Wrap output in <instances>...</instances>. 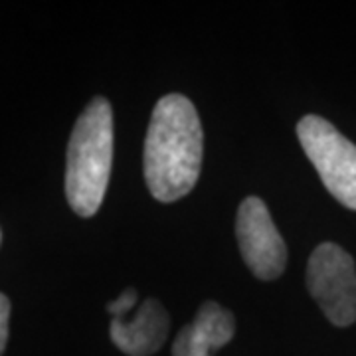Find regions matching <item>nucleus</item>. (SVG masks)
<instances>
[{"mask_svg": "<svg viewBox=\"0 0 356 356\" xmlns=\"http://www.w3.org/2000/svg\"><path fill=\"white\" fill-rule=\"evenodd\" d=\"M236 238L245 266L257 280L281 277L287 266V245L261 198L248 196L242 200L236 216Z\"/></svg>", "mask_w": 356, "mask_h": 356, "instance_id": "obj_5", "label": "nucleus"}, {"mask_svg": "<svg viewBox=\"0 0 356 356\" xmlns=\"http://www.w3.org/2000/svg\"><path fill=\"white\" fill-rule=\"evenodd\" d=\"M8 318H10V299L6 293L0 295V353H4L8 343Z\"/></svg>", "mask_w": 356, "mask_h": 356, "instance_id": "obj_9", "label": "nucleus"}, {"mask_svg": "<svg viewBox=\"0 0 356 356\" xmlns=\"http://www.w3.org/2000/svg\"><path fill=\"white\" fill-rule=\"evenodd\" d=\"M297 137L327 191L343 206L356 210L355 143L318 115H305L299 119Z\"/></svg>", "mask_w": 356, "mask_h": 356, "instance_id": "obj_3", "label": "nucleus"}, {"mask_svg": "<svg viewBox=\"0 0 356 356\" xmlns=\"http://www.w3.org/2000/svg\"><path fill=\"white\" fill-rule=\"evenodd\" d=\"M204 135L194 103L168 93L154 105L143 154L147 188L159 202H177L194 188L202 166Z\"/></svg>", "mask_w": 356, "mask_h": 356, "instance_id": "obj_1", "label": "nucleus"}, {"mask_svg": "<svg viewBox=\"0 0 356 356\" xmlns=\"http://www.w3.org/2000/svg\"><path fill=\"white\" fill-rule=\"evenodd\" d=\"M113 166V109L93 97L77 117L67 143L65 198L77 216L91 218L102 206Z\"/></svg>", "mask_w": 356, "mask_h": 356, "instance_id": "obj_2", "label": "nucleus"}, {"mask_svg": "<svg viewBox=\"0 0 356 356\" xmlns=\"http://www.w3.org/2000/svg\"><path fill=\"white\" fill-rule=\"evenodd\" d=\"M137 297H139V295H137V289L129 287V289H125L117 299L107 303V313L113 318L125 317L129 311L135 307V303H137Z\"/></svg>", "mask_w": 356, "mask_h": 356, "instance_id": "obj_8", "label": "nucleus"}, {"mask_svg": "<svg viewBox=\"0 0 356 356\" xmlns=\"http://www.w3.org/2000/svg\"><path fill=\"white\" fill-rule=\"evenodd\" d=\"M307 289L334 327H350L356 321V266L341 245L325 242L313 250Z\"/></svg>", "mask_w": 356, "mask_h": 356, "instance_id": "obj_4", "label": "nucleus"}, {"mask_svg": "<svg viewBox=\"0 0 356 356\" xmlns=\"http://www.w3.org/2000/svg\"><path fill=\"white\" fill-rule=\"evenodd\" d=\"M236 321L228 309L216 301H206L194 321L178 331L172 343V356H210L232 341Z\"/></svg>", "mask_w": 356, "mask_h": 356, "instance_id": "obj_7", "label": "nucleus"}, {"mask_svg": "<svg viewBox=\"0 0 356 356\" xmlns=\"http://www.w3.org/2000/svg\"><path fill=\"white\" fill-rule=\"evenodd\" d=\"M170 318L166 309L156 299H145L135 317L111 318L109 337L113 344L129 356H151L166 341Z\"/></svg>", "mask_w": 356, "mask_h": 356, "instance_id": "obj_6", "label": "nucleus"}]
</instances>
